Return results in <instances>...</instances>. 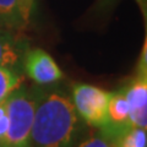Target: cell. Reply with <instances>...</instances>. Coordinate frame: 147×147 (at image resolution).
Listing matches in <instances>:
<instances>
[{"instance_id":"cell-8","label":"cell","mask_w":147,"mask_h":147,"mask_svg":"<svg viewBox=\"0 0 147 147\" xmlns=\"http://www.w3.org/2000/svg\"><path fill=\"white\" fill-rule=\"evenodd\" d=\"M130 108L123 91L113 92L108 102V118L109 124L114 125H125L129 123Z\"/></svg>"},{"instance_id":"cell-6","label":"cell","mask_w":147,"mask_h":147,"mask_svg":"<svg viewBox=\"0 0 147 147\" xmlns=\"http://www.w3.org/2000/svg\"><path fill=\"white\" fill-rule=\"evenodd\" d=\"M28 50L25 38L17 36L13 30L0 27V66L13 70L24 64Z\"/></svg>"},{"instance_id":"cell-3","label":"cell","mask_w":147,"mask_h":147,"mask_svg":"<svg viewBox=\"0 0 147 147\" xmlns=\"http://www.w3.org/2000/svg\"><path fill=\"white\" fill-rule=\"evenodd\" d=\"M112 92L97 86L76 84L72 86V104L76 113L87 125L103 127L109 124L108 102Z\"/></svg>"},{"instance_id":"cell-13","label":"cell","mask_w":147,"mask_h":147,"mask_svg":"<svg viewBox=\"0 0 147 147\" xmlns=\"http://www.w3.org/2000/svg\"><path fill=\"white\" fill-rule=\"evenodd\" d=\"M0 27H3V26H1V25H0Z\"/></svg>"},{"instance_id":"cell-2","label":"cell","mask_w":147,"mask_h":147,"mask_svg":"<svg viewBox=\"0 0 147 147\" xmlns=\"http://www.w3.org/2000/svg\"><path fill=\"white\" fill-rule=\"evenodd\" d=\"M42 88L20 86L5 100L7 130L0 147H30V137L34 112Z\"/></svg>"},{"instance_id":"cell-5","label":"cell","mask_w":147,"mask_h":147,"mask_svg":"<svg viewBox=\"0 0 147 147\" xmlns=\"http://www.w3.org/2000/svg\"><path fill=\"white\" fill-rule=\"evenodd\" d=\"M129 103V123L134 127L146 129L147 126V75H139L123 90Z\"/></svg>"},{"instance_id":"cell-7","label":"cell","mask_w":147,"mask_h":147,"mask_svg":"<svg viewBox=\"0 0 147 147\" xmlns=\"http://www.w3.org/2000/svg\"><path fill=\"white\" fill-rule=\"evenodd\" d=\"M0 25L10 30H22L27 25L20 0H0Z\"/></svg>"},{"instance_id":"cell-4","label":"cell","mask_w":147,"mask_h":147,"mask_svg":"<svg viewBox=\"0 0 147 147\" xmlns=\"http://www.w3.org/2000/svg\"><path fill=\"white\" fill-rule=\"evenodd\" d=\"M22 65L27 76L37 85H52L64 77L61 69L53 57L40 48L27 50Z\"/></svg>"},{"instance_id":"cell-9","label":"cell","mask_w":147,"mask_h":147,"mask_svg":"<svg viewBox=\"0 0 147 147\" xmlns=\"http://www.w3.org/2000/svg\"><path fill=\"white\" fill-rule=\"evenodd\" d=\"M21 84L22 79L16 71L0 66V103L5 102L6 98L18 88Z\"/></svg>"},{"instance_id":"cell-11","label":"cell","mask_w":147,"mask_h":147,"mask_svg":"<svg viewBox=\"0 0 147 147\" xmlns=\"http://www.w3.org/2000/svg\"><path fill=\"white\" fill-rule=\"evenodd\" d=\"M76 147H117V135L103 126L93 135L80 141Z\"/></svg>"},{"instance_id":"cell-1","label":"cell","mask_w":147,"mask_h":147,"mask_svg":"<svg viewBox=\"0 0 147 147\" xmlns=\"http://www.w3.org/2000/svg\"><path fill=\"white\" fill-rule=\"evenodd\" d=\"M84 131L71 98L60 90H42L32 124L30 147H76Z\"/></svg>"},{"instance_id":"cell-10","label":"cell","mask_w":147,"mask_h":147,"mask_svg":"<svg viewBox=\"0 0 147 147\" xmlns=\"http://www.w3.org/2000/svg\"><path fill=\"white\" fill-rule=\"evenodd\" d=\"M146 129L130 126L117 137V147H146Z\"/></svg>"},{"instance_id":"cell-12","label":"cell","mask_w":147,"mask_h":147,"mask_svg":"<svg viewBox=\"0 0 147 147\" xmlns=\"http://www.w3.org/2000/svg\"><path fill=\"white\" fill-rule=\"evenodd\" d=\"M20 4H21V9H22L24 17H25L26 22L28 24L30 18H31V13H32V9H33L34 0H20Z\"/></svg>"}]
</instances>
